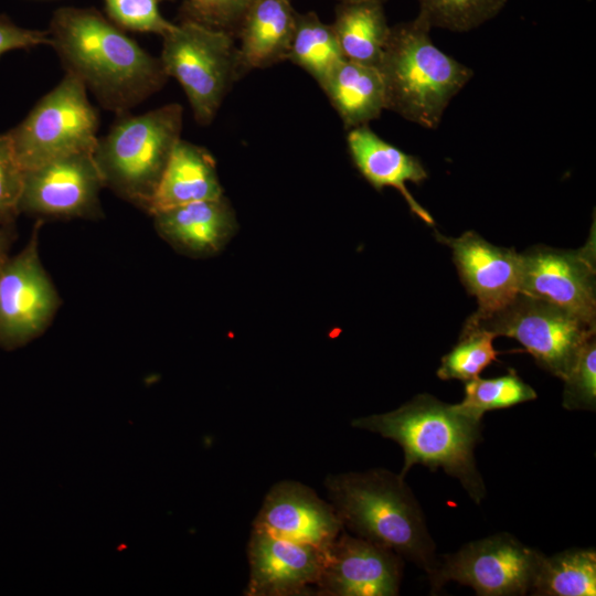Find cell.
Here are the masks:
<instances>
[{
  "instance_id": "1",
  "label": "cell",
  "mask_w": 596,
  "mask_h": 596,
  "mask_svg": "<svg viewBox=\"0 0 596 596\" xmlns=\"http://www.w3.org/2000/svg\"><path fill=\"white\" fill-rule=\"evenodd\" d=\"M47 31L66 73L81 79L106 110L128 113L168 81L160 57L95 8H60Z\"/></svg>"
},
{
  "instance_id": "2",
  "label": "cell",
  "mask_w": 596,
  "mask_h": 596,
  "mask_svg": "<svg viewBox=\"0 0 596 596\" xmlns=\"http://www.w3.org/2000/svg\"><path fill=\"white\" fill-rule=\"evenodd\" d=\"M481 419L429 394H418L387 413L355 418L351 425L397 443L404 453L401 477L416 464L441 468L456 478L476 502L487 491L477 468L475 447L481 438Z\"/></svg>"
},
{
  "instance_id": "3",
  "label": "cell",
  "mask_w": 596,
  "mask_h": 596,
  "mask_svg": "<svg viewBox=\"0 0 596 596\" xmlns=\"http://www.w3.org/2000/svg\"><path fill=\"white\" fill-rule=\"evenodd\" d=\"M323 483L343 529L392 550L427 574L433 571L435 543L403 477L375 468L328 475Z\"/></svg>"
},
{
  "instance_id": "4",
  "label": "cell",
  "mask_w": 596,
  "mask_h": 596,
  "mask_svg": "<svg viewBox=\"0 0 596 596\" xmlns=\"http://www.w3.org/2000/svg\"><path fill=\"white\" fill-rule=\"evenodd\" d=\"M430 30L421 14L391 26L376 67L384 83L385 109L423 128L436 129L473 72L437 47Z\"/></svg>"
},
{
  "instance_id": "5",
  "label": "cell",
  "mask_w": 596,
  "mask_h": 596,
  "mask_svg": "<svg viewBox=\"0 0 596 596\" xmlns=\"http://www.w3.org/2000/svg\"><path fill=\"white\" fill-rule=\"evenodd\" d=\"M183 108L170 103L141 115H118L93 152L105 188L147 211L181 139Z\"/></svg>"
},
{
  "instance_id": "6",
  "label": "cell",
  "mask_w": 596,
  "mask_h": 596,
  "mask_svg": "<svg viewBox=\"0 0 596 596\" xmlns=\"http://www.w3.org/2000/svg\"><path fill=\"white\" fill-rule=\"evenodd\" d=\"M160 60L167 75L183 88L194 119L212 123L234 83L244 76L235 38L180 21L162 36Z\"/></svg>"
},
{
  "instance_id": "7",
  "label": "cell",
  "mask_w": 596,
  "mask_h": 596,
  "mask_svg": "<svg viewBox=\"0 0 596 596\" xmlns=\"http://www.w3.org/2000/svg\"><path fill=\"white\" fill-rule=\"evenodd\" d=\"M98 115L85 85L65 73L28 116L9 135L24 171L53 159L81 151H94Z\"/></svg>"
},
{
  "instance_id": "8",
  "label": "cell",
  "mask_w": 596,
  "mask_h": 596,
  "mask_svg": "<svg viewBox=\"0 0 596 596\" xmlns=\"http://www.w3.org/2000/svg\"><path fill=\"white\" fill-rule=\"evenodd\" d=\"M465 326L515 339L541 368L561 380L596 332L595 326L571 312L521 292L494 312L479 318L470 316Z\"/></svg>"
},
{
  "instance_id": "9",
  "label": "cell",
  "mask_w": 596,
  "mask_h": 596,
  "mask_svg": "<svg viewBox=\"0 0 596 596\" xmlns=\"http://www.w3.org/2000/svg\"><path fill=\"white\" fill-rule=\"evenodd\" d=\"M543 557L512 535L499 533L437 558L427 575L434 592L456 582L482 596L525 595L531 592Z\"/></svg>"
},
{
  "instance_id": "10",
  "label": "cell",
  "mask_w": 596,
  "mask_h": 596,
  "mask_svg": "<svg viewBox=\"0 0 596 596\" xmlns=\"http://www.w3.org/2000/svg\"><path fill=\"white\" fill-rule=\"evenodd\" d=\"M39 220L25 246L10 256L0 276V349L14 350L40 337L60 306L58 292L40 257Z\"/></svg>"
},
{
  "instance_id": "11",
  "label": "cell",
  "mask_w": 596,
  "mask_h": 596,
  "mask_svg": "<svg viewBox=\"0 0 596 596\" xmlns=\"http://www.w3.org/2000/svg\"><path fill=\"white\" fill-rule=\"evenodd\" d=\"M520 292L551 302L596 327V228L576 249L536 245L520 254Z\"/></svg>"
},
{
  "instance_id": "12",
  "label": "cell",
  "mask_w": 596,
  "mask_h": 596,
  "mask_svg": "<svg viewBox=\"0 0 596 596\" xmlns=\"http://www.w3.org/2000/svg\"><path fill=\"white\" fill-rule=\"evenodd\" d=\"M81 151L25 171L20 213L53 219H99L105 188L93 157Z\"/></svg>"
},
{
  "instance_id": "13",
  "label": "cell",
  "mask_w": 596,
  "mask_h": 596,
  "mask_svg": "<svg viewBox=\"0 0 596 596\" xmlns=\"http://www.w3.org/2000/svg\"><path fill=\"white\" fill-rule=\"evenodd\" d=\"M403 558L390 549L342 530L326 550L315 595L395 596Z\"/></svg>"
},
{
  "instance_id": "14",
  "label": "cell",
  "mask_w": 596,
  "mask_h": 596,
  "mask_svg": "<svg viewBox=\"0 0 596 596\" xmlns=\"http://www.w3.org/2000/svg\"><path fill=\"white\" fill-rule=\"evenodd\" d=\"M326 550L253 528L247 543L246 596L315 595Z\"/></svg>"
},
{
  "instance_id": "15",
  "label": "cell",
  "mask_w": 596,
  "mask_h": 596,
  "mask_svg": "<svg viewBox=\"0 0 596 596\" xmlns=\"http://www.w3.org/2000/svg\"><path fill=\"white\" fill-rule=\"evenodd\" d=\"M435 236L451 249L461 283L477 299L471 317L494 312L520 294L521 258L513 248L493 245L473 231L459 237L436 231Z\"/></svg>"
},
{
  "instance_id": "16",
  "label": "cell",
  "mask_w": 596,
  "mask_h": 596,
  "mask_svg": "<svg viewBox=\"0 0 596 596\" xmlns=\"http://www.w3.org/2000/svg\"><path fill=\"white\" fill-rule=\"evenodd\" d=\"M253 528L321 550H327L343 530L331 503L295 480L270 487Z\"/></svg>"
},
{
  "instance_id": "17",
  "label": "cell",
  "mask_w": 596,
  "mask_h": 596,
  "mask_svg": "<svg viewBox=\"0 0 596 596\" xmlns=\"http://www.w3.org/2000/svg\"><path fill=\"white\" fill-rule=\"evenodd\" d=\"M151 216L166 242L194 257L217 253L236 230L234 210L224 195L158 211Z\"/></svg>"
},
{
  "instance_id": "18",
  "label": "cell",
  "mask_w": 596,
  "mask_h": 596,
  "mask_svg": "<svg viewBox=\"0 0 596 596\" xmlns=\"http://www.w3.org/2000/svg\"><path fill=\"white\" fill-rule=\"evenodd\" d=\"M351 159L362 177L377 191L397 190L411 212L428 225L433 216L409 193L406 183L421 184L428 178L421 160L377 136L369 126L350 129L347 136Z\"/></svg>"
},
{
  "instance_id": "19",
  "label": "cell",
  "mask_w": 596,
  "mask_h": 596,
  "mask_svg": "<svg viewBox=\"0 0 596 596\" xmlns=\"http://www.w3.org/2000/svg\"><path fill=\"white\" fill-rule=\"evenodd\" d=\"M298 12L290 0H257L236 34L243 74L288 60Z\"/></svg>"
},
{
  "instance_id": "20",
  "label": "cell",
  "mask_w": 596,
  "mask_h": 596,
  "mask_svg": "<svg viewBox=\"0 0 596 596\" xmlns=\"http://www.w3.org/2000/svg\"><path fill=\"white\" fill-rule=\"evenodd\" d=\"M223 195L212 155L201 146L180 139L146 212L151 215L158 211Z\"/></svg>"
},
{
  "instance_id": "21",
  "label": "cell",
  "mask_w": 596,
  "mask_h": 596,
  "mask_svg": "<svg viewBox=\"0 0 596 596\" xmlns=\"http://www.w3.org/2000/svg\"><path fill=\"white\" fill-rule=\"evenodd\" d=\"M350 130L377 119L385 109V88L376 66L342 60L320 85Z\"/></svg>"
},
{
  "instance_id": "22",
  "label": "cell",
  "mask_w": 596,
  "mask_h": 596,
  "mask_svg": "<svg viewBox=\"0 0 596 596\" xmlns=\"http://www.w3.org/2000/svg\"><path fill=\"white\" fill-rule=\"evenodd\" d=\"M380 0L340 1L331 23L344 58L377 66L391 26Z\"/></svg>"
},
{
  "instance_id": "23",
  "label": "cell",
  "mask_w": 596,
  "mask_h": 596,
  "mask_svg": "<svg viewBox=\"0 0 596 596\" xmlns=\"http://www.w3.org/2000/svg\"><path fill=\"white\" fill-rule=\"evenodd\" d=\"M530 593L539 596H595V550L571 549L544 556Z\"/></svg>"
},
{
  "instance_id": "24",
  "label": "cell",
  "mask_w": 596,
  "mask_h": 596,
  "mask_svg": "<svg viewBox=\"0 0 596 596\" xmlns=\"http://www.w3.org/2000/svg\"><path fill=\"white\" fill-rule=\"evenodd\" d=\"M288 60L320 86L344 56L331 24L315 12H298Z\"/></svg>"
},
{
  "instance_id": "25",
  "label": "cell",
  "mask_w": 596,
  "mask_h": 596,
  "mask_svg": "<svg viewBox=\"0 0 596 596\" xmlns=\"http://www.w3.org/2000/svg\"><path fill=\"white\" fill-rule=\"evenodd\" d=\"M465 383V397L457 406L478 419L488 411L508 408L536 398L535 391L513 370L499 377L477 376Z\"/></svg>"
},
{
  "instance_id": "26",
  "label": "cell",
  "mask_w": 596,
  "mask_h": 596,
  "mask_svg": "<svg viewBox=\"0 0 596 596\" xmlns=\"http://www.w3.org/2000/svg\"><path fill=\"white\" fill-rule=\"evenodd\" d=\"M496 336L482 328L462 327L458 343L441 358L437 376L441 380L469 381L493 361L499 352L493 347Z\"/></svg>"
},
{
  "instance_id": "27",
  "label": "cell",
  "mask_w": 596,
  "mask_h": 596,
  "mask_svg": "<svg viewBox=\"0 0 596 596\" xmlns=\"http://www.w3.org/2000/svg\"><path fill=\"white\" fill-rule=\"evenodd\" d=\"M432 28L468 32L493 19L507 0H417Z\"/></svg>"
},
{
  "instance_id": "28",
  "label": "cell",
  "mask_w": 596,
  "mask_h": 596,
  "mask_svg": "<svg viewBox=\"0 0 596 596\" xmlns=\"http://www.w3.org/2000/svg\"><path fill=\"white\" fill-rule=\"evenodd\" d=\"M257 0H182L180 21L223 31L236 39L241 23Z\"/></svg>"
},
{
  "instance_id": "29",
  "label": "cell",
  "mask_w": 596,
  "mask_h": 596,
  "mask_svg": "<svg viewBox=\"0 0 596 596\" xmlns=\"http://www.w3.org/2000/svg\"><path fill=\"white\" fill-rule=\"evenodd\" d=\"M564 381L563 407L595 411L596 407V339L582 348Z\"/></svg>"
},
{
  "instance_id": "30",
  "label": "cell",
  "mask_w": 596,
  "mask_h": 596,
  "mask_svg": "<svg viewBox=\"0 0 596 596\" xmlns=\"http://www.w3.org/2000/svg\"><path fill=\"white\" fill-rule=\"evenodd\" d=\"M110 21L121 29L163 36L174 23L166 20L159 10V0H105Z\"/></svg>"
},
{
  "instance_id": "31",
  "label": "cell",
  "mask_w": 596,
  "mask_h": 596,
  "mask_svg": "<svg viewBox=\"0 0 596 596\" xmlns=\"http://www.w3.org/2000/svg\"><path fill=\"white\" fill-rule=\"evenodd\" d=\"M24 174L9 135L0 134V225L13 224L20 214Z\"/></svg>"
},
{
  "instance_id": "32",
  "label": "cell",
  "mask_w": 596,
  "mask_h": 596,
  "mask_svg": "<svg viewBox=\"0 0 596 596\" xmlns=\"http://www.w3.org/2000/svg\"><path fill=\"white\" fill-rule=\"evenodd\" d=\"M51 45L49 31L18 26L7 15L0 14V56L9 51Z\"/></svg>"
},
{
  "instance_id": "33",
  "label": "cell",
  "mask_w": 596,
  "mask_h": 596,
  "mask_svg": "<svg viewBox=\"0 0 596 596\" xmlns=\"http://www.w3.org/2000/svg\"><path fill=\"white\" fill-rule=\"evenodd\" d=\"M15 236L14 223L0 225V276L8 258L10 257V247Z\"/></svg>"
},
{
  "instance_id": "34",
  "label": "cell",
  "mask_w": 596,
  "mask_h": 596,
  "mask_svg": "<svg viewBox=\"0 0 596 596\" xmlns=\"http://www.w3.org/2000/svg\"><path fill=\"white\" fill-rule=\"evenodd\" d=\"M338 1L340 2V1H352V0H338ZM380 1L385 2L386 0H380Z\"/></svg>"
}]
</instances>
